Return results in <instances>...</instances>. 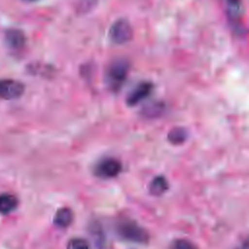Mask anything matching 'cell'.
Returning <instances> with one entry per match:
<instances>
[{
  "instance_id": "ba28073f",
  "label": "cell",
  "mask_w": 249,
  "mask_h": 249,
  "mask_svg": "<svg viewBox=\"0 0 249 249\" xmlns=\"http://www.w3.org/2000/svg\"><path fill=\"white\" fill-rule=\"evenodd\" d=\"M73 221V213L68 207H62L58 209L54 215L53 223L59 228L68 227Z\"/></svg>"
},
{
  "instance_id": "3957f363",
  "label": "cell",
  "mask_w": 249,
  "mask_h": 249,
  "mask_svg": "<svg viewBox=\"0 0 249 249\" xmlns=\"http://www.w3.org/2000/svg\"><path fill=\"white\" fill-rule=\"evenodd\" d=\"M110 39L116 44H124L132 37V27L125 19H118L109 30Z\"/></svg>"
},
{
  "instance_id": "9a60e30c",
  "label": "cell",
  "mask_w": 249,
  "mask_h": 249,
  "mask_svg": "<svg viewBox=\"0 0 249 249\" xmlns=\"http://www.w3.org/2000/svg\"><path fill=\"white\" fill-rule=\"evenodd\" d=\"M238 249H246V245H244V246H242V247H240Z\"/></svg>"
},
{
  "instance_id": "6da1fadb",
  "label": "cell",
  "mask_w": 249,
  "mask_h": 249,
  "mask_svg": "<svg viewBox=\"0 0 249 249\" xmlns=\"http://www.w3.org/2000/svg\"><path fill=\"white\" fill-rule=\"evenodd\" d=\"M127 72L128 63L124 59L118 58L112 61L105 72V82L109 89L118 91L125 81Z\"/></svg>"
},
{
  "instance_id": "5bb4252c",
  "label": "cell",
  "mask_w": 249,
  "mask_h": 249,
  "mask_svg": "<svg viewBox=\"0 0 249 249\" xmlns=\"http://www.w3.org/2000/svg\"><path fill=\"white\" fill-rule=\"evenodd\" d=\"M171 249H195V246L189 240L177 239L172 243Z\"/></svg>"
},
{
  "instance_id": "7a4b0ae2",
  "label": "cell",
  "mask_w": 249,
  "mask_h": 249,
  "mask_svg": "<svg viewBox=\"0 0 249 249\" xmlns=\"http://www.w3.org/2000/svg\"><path fill=\"white\" fill-rule=\"evenodd\" d=\"M118 232L123 238L132 242L146 243L149 239L148 232L133 221L121 222L118 225Z\"/></svg>"
},
{
  "instance_id": "52a82bcc",
  "label": "cell",
  "mask_w": 249,
  "mask_h": 249,
  "mask_svg": "<svg viewBox=\"0 0 249 249\" xmlns=\"http://www.w3.org/2000/svg\"><path fill=\"white\" fill-rule=\"evenodd\" d=\"M24 33L17 28H10L5 33V43L13 51H19L25 46Z\"/></svg>"
},
{
  "instance_id": "2e32d148",
  "label": "cell",
  "mask_w": 249,
  "mask_h": 249,
  "mask_svg": "<svg viewBox=\"0 0 249 249\" xmlns=\"http://www.w3.org/2000/svg\"><path fill=\"white\" fill-rule=\"evenodd\" d=\"M24 1H28V2H34V1H38V0H24Z\"/></svg>"
},
{
  "instance_id": "9c48e42d",
  "label": "cell",
  "mask_w": 249,
  "mask_h": 249,
  "mask_svg": "<svg viewBox=\"0 0 249 249\" xmlns=\"http://www.w3.org/2000/svg\"><path fill=\"white\" fill-rule=\"evenodd\" d=\"M18 198L11 194L0 195V213L8 214L15 210L18 206Z\"/></svg>"
},
{
  "instance_id": "5b68a950",
  "label": "cell",
  "mask_w": 249,
  "mask_h": 249,
  "mask_svg": "<svg viewBox=\"0 0 249 249\" xmlns=\"http://www.w3.org/2000/svg\"><path fill=\"white\" fill-rule=\"evenodd\" d=\"M24 92V86L22 83L13 79L0 80V98L5 100H12L20 97Z\"/></svg>"
},
{
  "instance_id": "4fadbf2b",
  "label": "cell",
  "mask_w": 249,
  "mask_h": 249,
  "mask_svg": "<svg viewBox=\"0 0 249 249\" xmlns=\"http://www.w3.org/2000/svg\"><path fill=\"white\" fill-rule=\"evenodd\" d=\"M66 249H89V244L84 238L75 237L68 241Z\"/></svg>"
},
{
  "instance_id": "8992f818",
  "label": "cell",
  "mask_w": 249,
  "mask_h": 249,
  "mask_svg": "<svg viewBox=\"0 0 249 249\" xmlns=\"http://www.w3.org/2000/svg\"><path fill=\"white\" fill-rule=\"evenodd\" d=\"M153 89V85L147 82L141 83L137 85L127 95L126 103L128 106H135L142 100H144L147 96L150 95Z\"/></svg>"
},
{
  "instance_id": "30bf717a",
  "label": "cell",
  "mask_w": 249,
  "mask_h": 249,
  "mask_svg": "<svg viewBox=\"0 0 249 249\" xmlns=\"http://www.w3.org/2000/svg\"><path fill=\"white\" fill-rule=\"evenodd\" d=\"M168 189V182L163 176H156L150 183L149 191L153 196H160Z\"/></svg>"
},
{
  "instance_id": "7c38bea8",
  "label": "cell",
  "mask_w": 249,
  "mask_h": 249,
  "mask_svg": "<svg viewBox=\"0 0 249 249\" xmlns=\"http://www.w3.org/2000/svg\"><path fill=\"white\" fill-rule=\"evenodd\" d=\"M228 15L234 21L240 14V1L239 0H226Z\"/></svg>"
},
{
  "instance_id": "277c9868",
  "label": "cell",
  "mask_w": 249,
  "mask_h": 249,
  "mask_svg": "<svg viewBox=\"0 0 249 249\" xmlns=\"http://www.w3.org/2000/svg\"><path fill=\"white\" fill-rule=\"evenodd\" d=\"M122 163L113 158L101 160L94 167V174L103 179H110L118 176L122 171Z\"/></svg>"
},
{
  "instance_id": "8fae6325",
  "label": "cell",
  "mask_w": 249,
  "mask_h": 249,
  "mask_svg": "<svg viewBox=\"0 0 249 249\" xmlns=\"http://www.w3.org/2000/svg\"><path fill=\"white\" fill-rule=\"evenodd\" d=\"M167 139L173 145L182 144L187 139V131L183 127H174L168 132Z\"/></svg>"
}]
</instances>
